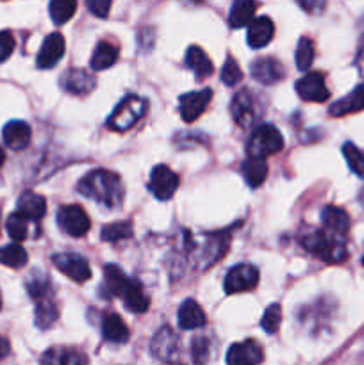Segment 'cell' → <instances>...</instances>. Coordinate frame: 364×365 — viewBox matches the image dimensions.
I'll list each match as a JSON object with an SVG mask.
<instances>
[{
  "mask_svg": "<svg viewBox=\"0 0 364 365\" xmlns=\"http://www.w3.org/2000/svg\"><path fill=\"white\" fill-rule=\"evenodd\" d=\"M64 38L59 34V32H52L45 38L41 48L38 52V59H36V64L41 70H49V68H54L61 61V57L64 56Z\"/></svg>",
  "mask_w": 364,
  "mask_h": 365,
  "instance_id": "obj_14",
  "label": "cell"
},
{
  "mask_svg": "<svg viewBox=\"0 0 364 365\" xmlns=\"http://www.w3.org/2000/svg\"><path fill=\"white\" fill-rule=\"evenodd\" d=\"M61 86L71 95H88L95 89L96 81L91 73L81 68H71L61 77Z\"/></svg>",
  "mask_w": 364,
  "mask_h": 365,
  "instance_id": "obj_15",
  "label": "cell"
},
{
  "mask_svg": "<svg viewBox=\"0 0 364 365\" xmlns=\"http://www.w3.org/2000/svg\"><path fill=\"white\" fill-rule=\"evenodd\" d=\"M302 246L321 260L330 264L343 262L348 257L345 242L327 230H309L302 235Z\"/></svg>",
  "mask_w": 364,
  "mask_h": 365,
  "instance_id": "obj_2",
  "label": "cell"
},
{
  "mask_svg": "<svg viewBox=\"0 0 364 365\" xmlns=\"http://www.w3.org/2000/svg\"><path fill=\"white\" fill-rule=\"evenodd\" d=\"M6 228H7V234H9V237L18 245V242L25 241V239L29 237L31 220H27V217L21 216V214L14 212L7 217Z\"/></svg>",
  "mask_w": 364,
  "mask_h": 365,
  "instance_id": "obj_34",
  "label": "cell"
},
{
  "mask_svg": "<svg viewBox=\"0 0 364 365\" xmlns=\"http://www.w3.org/2000/svg\"><path fill=\"white\" fill-rule=\"evenodd\" d=\"M252 77L261 84H277L284 78V66L275 57H263L252 63Z\"/></svg>",
  "mask_w": 364,
  "mask_h": 365,
  "instance_id": "obj_16",
  "label": "cell"
},
{
  "mask_svg": "<svg viewBox=\"0 0 364 365\" xmlns=\"http://www.w3.org/2000/svg\"><path fill=\"white\" fill-rule=\"evenodd\" d=\"M52 262L64 277L71 278L77 284L88 282L91 278V267L88 260L77 253H57L52 257Z\"/></svg>",
  "mask_w": 364,
  "mask_h": 365,
  "instance_id": "obj_6",
  "label": "cell"
},
{
  "mask_svg": "<svg viewBox=\"0 0 364 365\" xmlns=\"http://www.w3.org/2000/svg\"><path fill=\"white\" fill-rule=\"evenodd\" d=\"M207 323L206 312L195 299H186L178 309V327L182 330H196Z\"/></svg>",
  "mask_w": 364,
  "mask_h": 365,
  "instance_id": "obj_20",
  "label": "cell"
},
{
  "mask_svg": "<svg viewBox=\"0 0 364 365\" xmlns=\"http://www.w3.org/2000/svg\"><path fill=\"white\" fill-rule=\"evenodd\" d=\"M191 356L196 365H206L211 359V339L209 337H195L191 342Z\"/></svg>",
  "mask_w": 364,
  "mask_h": 365,
  "instance_id": "obj_39",
  "label": "cell"
},
{
  "mask_svg": "<svg viewBox=\"0 0 364 365\" xmlns=\"http://www.w3.org/2000/svg\"><path fill=\"white\" fill-rule=\"evenodd\" d=\"M257 4L252 0H238L232 6L231 14H228V24L232 29H241L245 25H250L256 20Z\"/></svg>",
  "mask_w": 364,
  "mask_h": 365,
  "instance_id": "obj_29",
  "label": "cell"
},
{
  "mask_svg": "<svg viewBox=\"0 0 364 365\" xmlns=\"http://www.w3.org/2000/svg\"><path fill=\"white\" fill-rule=\"evenodd\" d=\"M41 365H88V359L79 349L57 346L43 353Z\"/></svg>",
  "mask_w": 364,
  "mask_h": 365,
  "instance_id": "obj_18",
  "label": "cell"
},
{
  "mask_svg": "<svg viewBox=\"0 0 364 365\" xmlns=\"http://www.w3.org/2000/svg\"><path fill=\"white\" fill-rule=\"evenodd\" d=\"M79 192L86 198L107 207V209H118L123 202L125 189L121 184L120 175L107 170H93L79 182Z\"/></svg>",
  "mask_w": 364,
  "mask_h": 365,
  "instance_id": "obj_1",
  "label": "cell"
},
{
  "mask_svg": "<svg viewBox=\"0 0 364 365\" xmlns=\"http://www.w3.org/2000/svg\"><path fill=\"white\" fill-rule=\"evenodd\" d=\"M75 9H77V2H74V0H52L49 6L50 18L56 25H63L68 20H71Z\"/></svg>",
  "mask_w": 364,
  "mask_h": 365,
  "instance_id": "obj_33",
  "label": "cell"
},
{
  "mask_svg": "<svg viewBox=\"0 0 364 365\" xmlns=\"http://www.w3.org/2000/svg\"><path fill=\"white\" fill-rule=\"evenodd\" d=\"M343 155H345L346 164H348L350 170H352L360 180H364V155L360 153V150L357 148L353 143H346V145L343 146Z\"/></svg>",
  "mask_w": 364,
  "mask_h": 365,
  "instance_id": "obj_37",
  "label": "cell"
},
{
  "mask_svg": "<svg viewBox=\"0 0 364 365\" xmlns=\"http://www.w3.org/2000/svg\"><path fill=\"white\" fill-rule=\"evenodd\" d=\"M241 171L246 184H248L252 189L261 187V185L264 184V180L268 178V164L266 160L263 159H253V157H248V159L243 163Z\"/></svg>",
  "mask_w": 364,
  "mask_h": 365,
  "instance_id": "obj_30",
  "label": "cell"
},
{
  "mask_svg": "<svg viewBox=\"0 0 364 365\" xmlns=\"http://www.w3.org/2000/svg\"><path fill=\"white\" fill-rule=\"evenodd\" d=\"M4 160H6V153H4V150H2V148H0V168H2Z\"/></svg>",
  "mask_w": 364,
  "mask_h": 365,
  "instance_id": "obj_46",
  "label": "cell"
},
{
  "mask_svg": "<svg viewBox=\"0 0 364 365\" xmlns=\"http://www.w3.org/2000/svg\"><path fill=\"white\" fill-rule=\"evenodd\" d=\"M264 360V351L259 342L243 341L236 342L227 351V365H259Z\"/></svg>",
  "mask_w": 364,
  "mask_h": 365,
  "instance_id": "obj_12",
  "label": "cell"
},
{
  "mask_svg": "<svg viewBox=\"0 0 364 365\" xmlns=\"http://www.w3.org/2000/svg\"><path fill=\"white\" fill-rule=\"evenodd\" d=\"M57 225L64 234L82 237L89 230V217L79 205H63L57 210Z\"/></svg>",
  "mask_w": 364,
  "mask_h": 365,
  "instance_id": "obj_5",
  "label": "cell"
},
{
  "mask_svg": "<svg viewBox=\"0 0 364 365\" xmlns=\"http://www.w3.org/2000/svg\"><path fill=\"white\" fill-rule=\"evenodd\" d=\"M146 109H148V103L145 98L138 95H127L114 107L113 114L107 120V127L116 132L128 130L145 116Z\"/></svg>",
  "mask_w": 364,
  "mask_h": 365,
  "instance_id": "obj_3",
  "label": "cell"
},
{
  "mask_svg": "<svg viewBox=\"0 0 364 365\" xmlns=\"http://www.w3.org/2000/svg\"><path fill=\"white\" fill-rule=\"evenodd\" d=\"M14 50V38L9 31H0V63L7 59Z\"/></svg>",
  "mask_w": 364,
  "mask_h": 365,
  "instance_id": "obj_42",
  "label": "cell"
},
{
  "mask_svg": "<svg viewBox=\"0 0 364 365\" xmlns=\"http://www.w3.org/2000/svg\"><path fill=\"white\" fill-rule=\"evenodd\" d=\"M178 175L175 171H171L168 166H156L150 173V182H148V189L157 200L161 202H166L170 200L171 196L175 195V191L178 189Z\"/></svg>",
  "mask_w": 364,
  "mask_h": 365,
  "instance_id": "obj_8",
  "label": "cell"
},
{
  "mask_svg": "<svg viewBox=\"0 0 364 365\" xmlns=\"http://www.w3.org/2000/svg\"><path fill=\"white\" fill-rule=\"evenodd\" d=\"M186 64L195 71L198 81H203V78H207L209 75H213V70H214L213 63H211L207 53L203 52L200 46H195V45L189 46L188 52H186Z\"/></svg>",
  "mask_w": 364,
  "mask_h": 365,
  "instance_id": "obj_27",
  "label": "cell"
},
{
  "mask_svg": "<svg viewBox=\"0 0 364 365\" xmlns=\"http://www.w3.org/2000/svg\"><path fill=\"white\" fill-rule=\"evenodd\" d=\"M259 282V271L250 264H239L234 266L227 273L223 282V287L227 294H238V292H246L256 289Z\"/></svg>",
  "mask_w": 364,
  "mask_h": 365,
  "instance_id": "obj_7",
  "label": "cell"
},
{
  "mask_svg": "<svg viewBox=\"0 0 364 365\" xmlns=\"http://www.w3.org/2000/svg\"><path fill=\"white\" fill-rule=\"evenodd\" d=\"M9 351H11L9 341H7L6 337H2V335H0V360L6 359V356L9 355Z\"/></svg>",
  "mask_w": 364,
  "mask_h": 365,
  "instance_id": "obj_45",
  "label": "cell"
},
{
  "mask_svg": "<svg viewBox=\"0 0 364 365\" xmlns=\"http://www.w3.org/2000/svg\"><path fill=\"white\" fill-rule=\"evenodd\" d=\"M243 78V71L232 56L227 57L223 68H221V81L227 86H236Z\"/></svg>",
  "mask_w": 364,
  "mask_h": 365,
  "instance_id": "obj_41",
  "label": "cell"
},
{
  "mask_svg": "<svg viewBox=\"0 0 364 365\" xmlns=\"http://www.w3.org/2000/svg\"><path fill=\"white\" fill-rule=\"evenodd\" d=\"M27 252L20 245H16V242L0 248V264H4V266L20 269V267H24L27 264Z\"/></svg>",
  "mask_w": 364,
  "mask_h": 365,
  "instance_id": "obj_32",
  "label": "cell"
},
{
  "mask_svg": "<svg viewBox=\"0 0 364 365\" xmlns=\"http://www.w3.org/2000/svg\"><path fill=\"white\" fill-rule=\"evenodd\" d=\"M102 335L113 344H123L131 337V331L118 314H107L102 319Z\"/></svg>",
  "mask_w": 364,
  "mask_h": 365,
  "instance_id": "obj_24",
  "label": "cell"
},
{
  "mask_svg": "<svg viewBox=\"0 0 364 365\" xmlns=\"http://www.w3.org/2000/svg\"><path fill=\"white\" fill-rule=\"evenodd\" d=\"M296 93L305 102L321 103L330 98V91L325 86L323 75L318 71H309L296 82Z\"/></svg>",
  "mask_w": 364,
  "mask_h": 365,
  "instance_id": "obj_11",
  "label": "cell"
},
{
  "mask_svg": "<svg viewBox=\"0 0 364 365\" xmlns=\"http://www.w3.org/2000/svg\"><path fill=\"white\" fill-rule=\"evenodd\" d=\"M118 53H120V50H118L116 45L109 41H100L93 50L91 70L102 71L111 68L118 61Z\"/></svg>",
  "mask_w": 364,
  "mask_h": 365,
  "instance_id": "obj_28",
  "label": "cell"
},
{
  "mask_svg": "<svg viewBox=\"0 0 364 365\" xmlns=\"http://www.w3.org/2000/svg\"><path fill=\"white\" fill-rule=\"evenodd\" d=\"M128 282H131V278L116 264H107L103 267V287L109 296H123Z\"/></svg>",
  "mask_w": 364,
  "mask_h": 365,
  "instance_id": "obj_26",
  "label": "cell"
},
{
  "mask_svg": "<svg viewBox=\"0 0 364 365\" xmlns=\"http://www.w3.org/2000/svg\"><path fill=\"white\" fill-rule=\"evenodd\" d=\"M56 319H57V309H56V305H54L52 299L45 298V299H39V302H36L34 323L39 330H49Z\"/></svg>",
  "mask_w": 364,
  "mask_h": 365,
  "instance_id": "obj_31",
  "label": "cell"
},
{
  "mask_svg": "<svg viewBox=\"0 0 364 365\" xmlns=\"http://www.w3.org/2000/svg\"><path fill=\"white\" fill-rule=\"evenodd\" d=\"M282 323V307L278 303H273V305L268 307L264 310V316L261 319V327L266 334H277L278 328H280Z\"/></svg>",
  "mask_w": 364,
  "mask_h": 365,
  "instance_id": "obj_38",
  "label": "cell"
},
{
  "mask_svg": "<svg viewBox=\"0 0 364 365\" xmlns=\"http://www.w3.org/2000/svg\"><path fill=\"white\" fill-rule=\"evenodd\" d=\"M121 298H123L125 307L134 314L146 312L150 307V299L148 296H146L145 289H143V285L139 284L138 280H134V278H131V282H128L127 289H125Z\"/></svg>",
  "mask_w": 364,
  "mask_h": 365,
  "instance_id": "obj_25",
  "label": "cell"
},
{
  "mask_svg": "<svg viewBox=\"0 0 364 365\" xmlns=\"http://www.w3.org/2000/svg\"><path fill=\"white\" fill-rule=\"evenodd\" d=\"M275 25L268 16H259L248 25V32H246V41L252 48H263L268 43L273 39Z\"/></svg>",
  "mask_w": 364,
  "mask_h": 365,
  "instance_id": "obj_19",
  "label": "cell"
},
{
  "mask_svg": "<svg viewBox=\"0 0 364 365\" xmlns=\"http://www.w3.org/2000/svg\"><path fill=\"white\" fill-rule=\"evenodd\" d=\"M282 148H284V138L275 125H261L259 128H256L246 146L250 157L263 160L264 157L278 153Z\"/></svg>",
  "mask_w": 364,
  "mask_h": 365,
  "instance_id": "obj_4",
  "label": "cell"
},
{
  "mask_svg": "<svg viewBox=\"0 0 364 365\" xmlns=\"http://www.w3.org/2000/svg\"><path fill=\"white\" fill-rule=\"evenodd\" d=\"M150 351L161 362H173L181 353V341L178 335L170 327H163L152 339Z\"/></svg>",
  "mask_w": 364,
  "mask_h": 365,
  "instance_id": "obj_10",
  "label": "cell"
},
{
  "mask_svg": "<svg viewBox=\"0 0 364 365\" xmlns=\"http://www.w3.org/2000/svg\"><path fill=\"white\" fill-rule=\"evenodd\" d=\"M86 6H88V9L98 18H107V14H109L111 11L109 0H88Z\"/></svg>",
  "mask_w": 364,
  "mask_h": 365,
  "instance_id": "obj_43",
  "label": "cell"
},
{
  "mask_svg": "<svg viewBox=\"0 0 364 365\" xmlns=\"http://www.w3.org/2000/svg\"><path fill=\"white\" fill-rule=\"evenodd\" d=\"M2 138H4V143H6L11 150L20 152V150H25L29 146V143H31V138H32V132H31V127H29L25 121L13 120L4 127Z\"/></svg>",
  "mask_w": 364,
  "mask_h": 365,
  "instance_id": "obj_17",
  "label": "cell"
},
{
  "mask_svg": "<svg viewBox=\"0 0 364 365\" xmlns=\"http://www.w3.org/2000/svg\"><path fill=\"white\" fill-rule=\"evenodd\" d=\"M211 98H213V91L211 89H200V91L186 93L181 96V116L186 123H193L200 118V114L207 109Z\"/></svg>",
  "mask_w": 364,
  "mask_h": 365,
  "instance_id": "obj_13",
  "label": "cell"
},
{
  "mask_svg": "<svg viewBox=\"0 0 364 365\" xmlns=\"http://www.w3.org/2000/svg\"><path fill=\"white\" fill-rule=\"evenodd\" d=\"M355 66L359 68L360 75H364V36L360 38L359 43V50H357V59H355Z\"/></svg>",
  "mask_w": 364,
  "mask_h": 365,
  "instance_id": "obj_44",
  "label": "cell"
},
{
  "mask_svg": "<svg viewBox=\"0 0 364 365\" xmlns=\"http://www.w3.org/2000/svg\"><path fill=\"white\" fill-rule=\"evenodd\" d=\"M0 309H2V298H0Z\"/></svg>",
  "mask_w": 364,
  "mask_h": 365,
  "instance_id": "obj_47",
  "label": "cell"
},
{
  "mask_svg": "<svg viewBox=\"0 0 364 365\" xmlns=\"http://www.w3.org/2000/svg\"><path fill=\"white\" fill-rule=\"evenodd\" d=\"M363 266H364V257H363Z\"/></svg>",
  "mask_w": 364,
  "mask_h": 365,
  "instance_id": "obj_48",
  "label": "cell"
},
{
  "mask_svg": "<svg viewBox=\"0 0 364 365\" xmlns=\"http://www.w3.org/2000/svg\"><path fill=\"white\" fill-rule=\"evenodd\" d=\"M363 109H364V84H359L352 93H348V95L343 96L341 100L332 103L328 113H330V116L339 118V116H346V114L359 113V110Z\"/></svg>",
  "mask_w": 364,
  "mask_h": 365,
  "instance_id": "obj_22",
  "label": "cell"
},
{
  "mask_svg": "<svg viewBox=\"0 0 364 365\" xmlns=\"http://www.w3.org/2000/svg\"><path fill=\"white\" fill-rule=\"evenodd\" d=\"M27 291H29V294L34 298V302L49 298V291H50L49 278L43 277V274H39V273L34 274V277L27 282Z\"/></svg>",
  "mask_w": 364,
  "mask_h": 365,
  "instance_id": "obj_40",
  "label": "cell"
},
{
  "mask_svg": "<svg viewBox=\"0 0 364 365\" xmlns=\"http://www.w3.org/2000/svg\"><path fill=\"white\" fill-rule=\"evenodd\" d=\"M16 209H18V214L25 216L27 220L38 221L45 216L46 202L41 195H38V192L25 191L24 195L18 198Z\"/></svg>",
  "mask_w": 364,
  "mask_h": 365,
  "instance_id": "obj_21",
  "label": "cell"
},
{
  "mask_svg": "<svg viewBox=\"0 0 364 365\" xmlns=\"http://www.w3.org/2000/svg\"><path fill=\"white\" fill-rule=\"evenodd\" d=\"M321 221L325 225V230L334 235H345L350 228V216L345 209L335 205H328L321 210Z\"/></svg>",
  "mask_w": 364,
  "mask_h": 365,
  "instance_id": "obj_23",
  "label": "cell"
},
{
  "mask_svg": "<svg viewBox=\"0 0 364 365\" xmlns=\"http://www.w3.org/2000/svg\"><path fill=\"white\" fill-rule=\"evenodd\" d=\"M0 217H2V214H0Z\"/></svg>",
  "mask_w": 364,
  "mask_h": 365,
  "instance_id": "obj_49",
  "label": "cell"
},
{
  "mask_svg": "<svg viewBox=\"0 0 364 365\" xmlns=\"http://www.w3.org/2000/svg\"><path fill=\"white\" fill-rule=\"evenodd\" d=\"M132 237V223L131 221H120V223H111L102 228V241L118 242Z\"/></svg>",
  "mask_w": 364,
  "mask_h": 365,
  "instance_id": "obj_35",
  "label": "cell"
},
{
  "mask_svg": "<svg viewBox=\"0 0 364 365\" xmlns=\"http://www.w3.org/2000/svg\"><path fill=\"white\" fill-rule=\"evenodd\" d=\"M295 61L300 71H307L310 68L314 61V45L309 38H300L295 52Z\"/></svg>",
  "mask_w": 364,
  "mask_h": 365,
  "instance_id": "obj_36",
  "label": "cell"
},
{
  "mask_svg": "<svg viewBox=\"0 0 364 365\" xmlns=\"http://www.w3.org/2000/svg\"><path fill=\"white\" fill-rule=\"evenodd\" d=\"M231 113L239 127L248 128L259 118V107H257L256 96L248 89H241L239 93H236L231 103Z\"/></svg>",
  "mask_w": 364,
  "mask_h": 365,
  "instance_id": "obj_9",
  "label": "cell"
}]
</instances>
